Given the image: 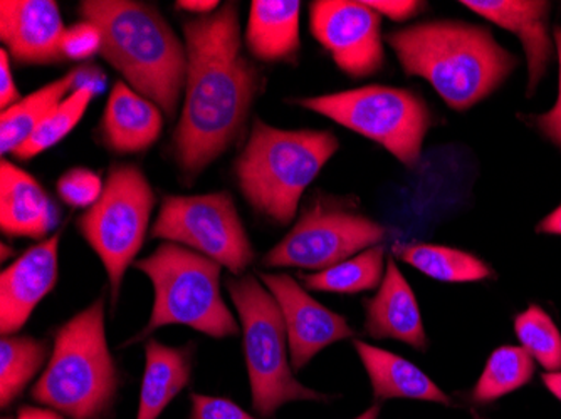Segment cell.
<instances>
[{
  "label": "cell",
  "instance_id": "cell-1",
  "mask_svg": "<svg viewBox=\"0 0 561 419\" xmlns=\"http://www.w3.org/2000/svg\"><path fill=\"white\" fill-rule=\"evenodd\" d=\"M184 36L185 103L172 147L176 165L191 179L236 143L263 80L242 56L236 2L185 21Z\"/></svg>",
  "mask_w": 561,
  "mask_h": 419
},
{
  "label": "cell",
  "instance_id": "cell-2",
  "mask_svg": "<svg viewBox=\"0 0 561 419\" xmlns=\"http://www.w3.org/2000/svg\"><path fill=\"white\" fill-rule=\"evenodd\" d=\"M386 39L407 75L427 81L456 112L491 96L518 65L490 30L468 22H421Z\"/></svg>",
  "mask_w": 561,
  "mask_h": 419
},
{
  "label": "cell",
  "instance_id": "cell-3",
  "mask_svg": "<svg viewBox=\"0 0 561 419\" xmlns=\"http://www.w3.org/2000/svg\"><path fill=\"white\" fill-rule=\"evenodd\" d=\"M78 11L100 30L103 59L173 118L187 80V49L167 19L134 0H83Z\"/></svg>",
  "mask_w": 561,
  "mask_h": 419
},
{
  "label": "cell",
  "instance_id": "cell-4",
  "mask_svg": "<svg viewBox=\"0 0 561 419\" xmlns=\"http://www.w3.org/2000/svg\"><path fill=\"white\" fill-rule=\"evenodd\" d=\"M339 148L331 131L279 129L256 119L234 163L242 197L261 216L289 225L306 188Z\"/></svg>",
  "mask_w": 561,
  "mask_h": 419
},
{
  "label": "cell",
  "instance_id": "cell-5",
  "mask_svg": "<svg viewBox=\"0 0 561 419\" xmlns=\"http://www.w3.org/2000/svg\"><path fill=\"white\" fill-rule=\"evenodd\" d=\"M118 386L106 340L105 299H98L59 327L46 371L31 396L69 419H100L115 403Z\"/></svg>",
  "mask_w": 561,
  "mask_h": 419
},
{
  "label": "cell",
  "instance_id": "cell-6",
  "mask_svg": "<svg viewBox=\"0 0 561 419\" xmlns=\"http://www.w3.org/2000/svg\"><path fill=\"white\" fill-rule=\"evenodd\" d=\"M135 267L156 291L150 321L135 340L165 326L191 327L214 339L238 336V323L220 294L222 266L216 260L165 242Z\"/></svg>",
  "mask_w": 561,
  "mask_h": 419
},
{
  "label": "cell",
  "instance_id": "cell-7",
  "mask_svg": "<svg viewBox=\"0 0 561 419\" xmlns=\"http://www.w3.org/2000/svg\"><path fill=\"white\" fill-rule=\"evenodd\" d=\"M238 309L244 339L252 408L263 418L291 401H327V396L302 386L293 374L288 334L279 305L254 276L227 280Z\"/></svg>",
  "mask_w": 561,
  "mask_h": 419
},
{
  "label": "cell",
  "instance_id": "cell-8",
  "mask_svg": "<svg viewBox=\"0 0 561 419\" xmlns=\"http://www.w3.org/2000/svg\"><path fill=\"white\" fill-rule=\"evenodd\" d=\"M293 103L375 141L409 168L421 160L432 125L431 109L421 94L381 84L299 97Z\"/></svg>",
  "mask_w": 561,
  "mask_h": 419
},
{
  "label": "cell",
  "instance_id": "cell-9",
  "mask_svg": "<svg viewBox=\"0 0 561 419\" xmlns=\"http://www.w3.org/2000/svg\"><path fill=\"white\" fill-rule=\"evenodd\" d=\"M156 194L137 165H113L100 200L78 220L84 241L96 252L108 273L112 304L116 305L123 277L144 247Z\"/></svg>",
  "mask_w": 561,
  "mask_h": 419
},
{
  "label": "cell",
  "instance_id": "cell-10",
  "mask_svg": "<svg viewBox=\"0 0 561 419\" xmlns=\"http://www.w3.org/2000/svg\"><path fill=\"white\" fill-rule=\"evenodd\" d=\"M389 229L331 197L313 198L298 222L263 258L264 267L324 270L386 241Z\"/></svg>",
  "mask_w": 561,
  "mask_h": 419
},
{
  "label": "cell",
  "instance_id": "cell-11",
  "mask_svg": "<svg viewBox=\"0 0 561 419\" xmlns=\"http://www.w3.org/2000/svg\"><path fill=\"white\" fill-rule=\"evenodd\" d=\"M151 237L206 255L238 277L256 257L234 198L227 191L163 198Z\"/></svg>",
  "mask_w": 561,
  "mask_h": 419
},
{
  "label": "cell",
  "instance_id": "cell-12",
  "mask_svg": "<svg viewBox=\"0 0 561 419\" xmlns=\"http://www.w3.org/2000/svg\"><path fill=\"white\" fill-rule=\"evenodd\" d=\"M310 27L340 71L353 80L377 74L386 65L381 18L365 2L318 0L310 8Z\"/></svg>",
  "mask_w": 561,
  "mask_h": 419
},
{
  "label": "cell",
  "instance_id": "cell-13",
  "mask_svg": "<svg viewBox=\"0 0 561 419\" xmlns=\"http://www.w3.org/2000/svg\"><path fill=\"white\" fill-rule=\"evenodd\" d=\"M260 279L285 319L293 370L301 371L328 346L355 336L345 317L314 301L288 273H260Z\"/></svg>",
  "mask_w": 561,
  "mask_h": 419
},
{
  "label": "cell",
  "instance_id": "cell-14",
  "mask_svg": "<svg viewBox=\"0 0 561 419\" xmlns=\"http://www.w3.org/2000/svg\"><path fill=\"white\" fill-rule=\"evenodd\" d=\"M61 233L25 251L0 276V333L14 336L58 282Z\"/></svg>",
  "mask_w": 561,
  "mask_h": 419
},
{
  "label": "cell",
  "instance_id": "cell-15",
  "mask_svg": "<svg viewBox=\"0 0 561 419\" xmlns=\"http://www.w3.org/2000/svg\"><path fill=\"white\" fill-rule=\"evenodd\" d=\"M66 27L55 0H2L0 39L21 65H55L62 58Z\"/></svg>",
  "mask_w": 561,
  "mask_h": 419
},
{
  "label": "cell",
  "instance_id": "cell-16",
  "mask_svg": "<svg viewBox=\"0 0 561 419\" xmlns=\"http://www.w3.org/2000/svg\"><path fill=\"white\" fill-rule=\"evenodd\" d=\"M461 4L519 37L528 59V96H531L547 72L557 47L550 37V2L465 0Z\"/></svg>",
  "mask_w": 561,
  "mask_h": 419
},
{
  "label": "cell",
  "instance_id": "cell-17",
  "mask_svg": "<svg viewBox=\"0 0 561 419\" xmlns=\"http://www.w3.org/2000/svg\"><path fill=\"white\" fill-rule=\"evenodd\" d=\"M365 305V333L374 339L400 340L417 351L427 349L428 339L417 298L397 267L396 258H387L383 280L375 298Z\"/></svg>",
  "mask_w": 561,
  "mask_h": 419
},
{
  "label": "cell",
  "instance_id": "cell-18",
  "mask_svg": "<svg viewBox=\"0 0 561 419\" xmlns=\"http://www.w3.org/2000/svg\"><path fill=\"white\" fill-rule=\"evenodd\" d=\"M59 210L33 175L0 165V229L9 237L43 238L58 226Z\"/></svg>",
  "mask_w": 561,
  "mask_h": 419
},
{
  "label": "cell",
  "instance_id": "cell-19",
  "mask_svg": "<svg viewBox=\"0 0 561 419\" xmlns=\"http://www.w3.org/2000/svg\"><path fill=\"white\" fill-rule=\"evenodd\" d=\"M163 129V112L131 90L125 81L113 86L100 123L101 141L113 153L137 154L150 150Z\"/></svg>",
  "mask_w": 561,
  "mask_h": 419
},
{
  "label": "cell",
  "instance_id": "cell-20",
  "mask_svg": "<svg viewBox=\"0 0 561 419\" xmlns=\"http://www.w3.org/2000/svg\"><path fill=\"white\" fill-rule=\"evenodd\" d=\"M353 345L370 377L375 398L415 399L453 406L449 395L414 362L377 346L367 345L364 340H353Z\"/></svg>",
  "mask_w": 561,
  "mask_h": 419
},
{
  "label": "cell",
  "instance_id": "cell-21",
  "mask_svg": "<svg viewBox=\"0 0 561 419\" xmlns=\"http://www.w3.org/2000/svg\"><path fill=\"white\" fill-rule=\"evenodd\" d=\"M299 0H254L249 9L245 46L264 62L295 61L299 39Z\"/></svg>",
  "mask_w": 561,
  "mask_h": 419
},
{
  "label": "cell",
  "instance_id": "cell-22",
  "mask_svg": "<svg viewBox=\"0 0 561 419\" xmlns=\"http://www.w3.org/2000/svg\"><path fill=\"white\" fill-rule=\"evenodd\" d=\"M191 374V348H170L157 339L147 340L137 419H159L187 386Z\"/></svg>",
  "mask_w": 561,
  "mask_h": 419
},
{
  "label": "cell",
  "instance_id": "cell-23",
  "mask_svg": "<svg viewBox=\"0 0 561 419\" xmlns=\"http://www.w3.org/2000/svg\"><path fill=\"white\" fill-rule=\"evenodd\" d=\"M90 69L78 68L69 71L59 80L34 91L30 96L22 97L11 108L0 115V151L12 153L33 137L34 131L46 121L47 116L58 108L68 97L69 91L83 80Z\"/></svg>",
  "mask_w": 561,
  "mask_h": 419
},
{
  "label": "cell",
  "instance_id": "cell-24",
  "mask_svg": "<svg viewBox=\"0 0 561 419\" xmlns=\"http://www.w3.org/2000/svg\"><path fill=\"white\" fill-rule=\"evenodd\" d=\"M396 255L419 272L439 282H479L494 277L493 269L486 261L469 252L446 245H402L396 248Z\"/></svg>",
  "mask_w": 561,
  "mask_h": 419
},
{
  "label": "cell",
  "instance_id": "cell-25",
  "mask_svg": "<svg viewBox=\"0 0 561 419\" xmlns=\"http://www.w3.org/2000/svg\"><path fill=\"white\" fill-rule=\"evenodd\" d=\"M386 276V247L367 248L348 260L317 273H302L299 279L310 291L333 294H360L380 287Z\"/></svg>",
  "mask_w": 561,
  "mask_h": 419
},
{
  "label": "cell",
  "instance_id": "cell-26",
  "mask_svg": "<svg viewBox=\"0 0 561 419\" xmlns=\"http://www.w3.org/2000/svg\"><path fill=\"white\" fill-rule=\"evenodd\" d=\"M537 373L535 359L522 346H501L491 352L484 371L472 387L474 405H491L525 387Z\"/></svg>",
  "mask_w": 561,
  "mask_h": 419
},
{
  "label": "cell",
  "instance_id": "cell-27",
  "mask_svg": "<svg viewBox=\"0 0 561 419\" xmlns=\"http://www.w3.org/2000/svg\"><path fill=\"white\" fill-rule=\"evenodd\" d=\"M47 359L44 340L30 336H4L0 340V405L9 408L43 370Z\"/></svg>",
  "mask_w": 561,
  "mask_h": 419
},
{
  "label": "cell",
  "instance_id": "cell-28",
  "mask_svg": "<svg viewBox=\"0 0 561 419\" xmlns=\"http://www.w3.org/2000/svg\"><path fill=\"white\" fill-rule=\"evenodd\" d=\"M515 333L522 348L547 373L561 371V333L545 309L531 304L519 312L515 319Z\"/></svg>",
  "mask_w": 561,
  "mask_h": 419
},
{
  "label": "cell",
  "instance_id": "cell-29",
  "mask_svg": "<svg viewBox=\"0 0 561 419\" xmlns=\"http://www.w3.org/2000/svg\"><path fill=\"white\" fill-rule=\"evenodd\" d=\"M93 97L94 90L91 86H81L72 91L34 131L33 137L15 151V156L19 160H31L58 144L81 121Z\"/></svg>",
  "mask_w": 561,
  "mask_h": 419
},
{
  "label": "cell",
  "instance_id": "cell-30",
  "mask_svg": "<svg viewBox=\"0 0 561 419\" xmlns=\"http://www.w3.org/2000/svg\"><path fill=\"white\" fill-rule=\"evenodd\" d=\"M105 183L87 168H72L59 178L58 194L69 207L90 208L100 200Z\"/></svg>",
  "mask_w": 561,
  "mask_h": 419
},
{
  "label": "cell",
  "instance_id": "cell-31",
  "mask_svg": "<svg viewBox=\"0 0 561 419\" xmlns=\"http://www.w3.org/2000/svg\"><path fill=\"white\" fill-rule=\"evenodd\" d=\"M100 30L90 22H78L66 30L65 39H62V58L71 61H84L91 59L94 55L101 53Z\"/></svg>",
  "mask_w": 561,
  "mask_h": 419
},
{
  "label": "cell",
  "instance_id": "cell-32",
  "mask_svg": "<svg viewBox=\"0 0 561 419\" xmlns=\"http://www.w3.org/2000/svg\"><path fill=\"white\" fill-rule=\"evenodd\" d=\"M191 419H257L231 399L192 395Z\"/></svg>",
  "mask_w": 561,
  "mask_h": 419
},
{
  "label": "cell",
  "instance_id": "cell-33",
  "mask_svg": "<svg viewBox=\"0 0 561 419\" xmlns=\"http://www.w3.org/2000/svg\"><path fill=\"white\" fill-rule=\"evenodd\" d=\"M554 46H557L558 61H560L557 104L550 112L545 113V115L531 116V119L548 140L553 141L558 148H561V27L554 30Z\"/></svg>",
  "mask_w": 561,
  "mask_h": 419
},
{
  "label": "cell",
  "instance_id": "cell-34",
  "mask_svg": "<svg viewBox=\"0 0 561 419\" xmlns=\"http://www.w3.org/2000/svg\"><path fill=\"white\" fill-rule=\"evenodd\" d=\"M365 4L374 9L380 18H389L397 22L415 18L425 5L424 2L415 0H367Z\"/></svg>",
  "mask_w": 561,
  "mask_h": 419
},
{
  "label": "cell",
  "instance_id": "cell-35",
  "mask_svg": "<svg viewBox=\"0 0 561 419\" xmlns=\"http://www.w3.org/2000/svg\"><path fill=\"white\" fill-rule=\"evenodd\" d=\"M18 86H15L14 74H12L11 61H9L8 50H0V108H11L21 101Z\"/></svg>",
  "mask_w": 561,
  "mask_h": 419
},
{
  "label": "cell",
  "instance_id": "cell-36",
  "mask_svg": "<svg viewBox=\"0 0 561 419\" xmlns=\"http://www.w3.org/2000/svg\"><path fill=\"white\" fill-rule=\"evenodd\" d=\"M219 5L220 2L217 0H181V2H176V8L198 15L214 14Z\"/></svg>",
  "mask_w": 561,
  "mask_h": 419
},
{
  "label": "cell",
  "instance_id": "cell-37",
  "mask_svg": "<svg viewBox=\"0 0 561 419\" xmlns=\"http://www.w3.org/2000/svg\"><path fill=\"white\" fill-rule=\"evenodd\" d=\"M18 419H65L55 409L36 408V406H22Z\"/></svg>",
  "mask_w": 561,
  "mask_h": 419
},
{
  "label": "cell",
  "instance_id": "cell-38",
  "mask_svg": "<svg viewBox=\"0 0 561 419\" xmlns=\"http://www.w3.org/2000/svg\"><path fill=\"white\" fill-rule=\"evenodd\" d=\"M537 230L540 233H548V235H561V205L550 216L541 220Z\"/></svg>",
  "mask_w": 561,
  "mask_h": 419
},
{
  "label": "cell",
  "instance_id": "cell-39",
  "mask_svg": "<svg viewBox=\"0 0 561 419\" xmlns=\"http://www.w3.org/2000/svg\"><path fill=\"white\" fill-rule=\"evenodd\" d=\"M541 381H543L545 387L550 391L551 395L561 403V371H558V373H545L541 376Z\"/></svg>",
  "mask_w": 561,
  "mask_h": 419
},
{
  "label": "cell",
  "instance_id": "cell-40",
  "mask_svg": "<svg viewBox=\"0 0 561 419\" xmlns=\"http://www.w3.org/2000/svg\"><path fill=\"white\" fill-rule=\"evenodd\" d=\"M378 416H380V406L374 405L367 411L362 412L360 416H356L355 419H378Z\"/></svg>",
  "mask_w": 561,
  "mask_h": 419
},
{
  "label": "cell",
  "instance_id": "cell-41",
  "mask_svg": "<svg viewBox=\"0 0 561 419\" xmlns=\"http://www.w3.org/2000/svg\"><path fill=\"white\" fill-rule=\"evenodd\" d=\"M472 418H474V419H486V418H482V416L479 415V412H476V411H472Z\"/></svg>",
  "mask_w": 561,
  "mask_h": 419
},
{
  "label": "cell",
  "instance_id": "cell-42",
  "mask_svg": "<svg viewBox=\"0 0 561 419\" xmlns=\"http://www.w3.org/2000/svg\"><path fill=\"white\" fill-rule=\"evenodd\" d=\"M5 419H9V418H5Z\"/></svg>",
  "mask_w": 561,
  "mask_h": 419
}]
</instances>
